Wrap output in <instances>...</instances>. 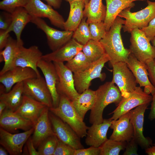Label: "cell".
Returning a JSON list of instances; mask_svg holds the SVG:
<instances>
[{"mask_svg":"<svg viewBox=\"0 0 155 155\" xmlns=\"http://www.w3.org/2000/svg\"><path fill=\"white\" fill-rule=\"evenodd\" d=\"M125 23V20L117 16L104 37L100 40L111 65L119 62L126 63L131 53L129 49L124 47L121 37V30Z\"/></svg>","mask_w":155,"mask_h":155,"instance_id":"cell-1","label":"cell"},{"mask_svg":"<svg viewBox=\"0 0 155 155\" xmlns=\"http://www.w3.org/2000/svg\"><path fill=\"white\" fill-rule=\"evenodd\" d=\"M95 95L94 103L89 117V122L92 124L102 123L105 107L112 103L117 106L123 97L118 87L111 82H106L100 86L95 91Z\"/></svg>","mask_w":155,"mask_h":155,"instance_id":"cell-2","label":"cell"},{"mask_svg":"<svg viewBox=\"0 0 155 155\" xmlns=\"http://www.w3.org/2000/svg\"><path fill=\"white\" fill-rule=\"evenodd\" d=\"M49 111L69 125L80 138L86 137L88 127L77 113L71 101L65 95L60 94L58 106L49 108Z\"/></svg>","mask_w":155,"mask_h":155,"instance_id":"cell-3","label":"cell"},{"mask_svg":"<svg viewBox=\"0 0 155 155\" xmlns=\"http://www.w3.org/2000/svg\"><path fill=\"white\" fill-rule=\"evenodd\" d=\"M148 5L139 11L132 12L131 7L127 8L122 11L118 16L125 19L123 25L124 32L131 33L135 29H140L148 26L149 22L155 17V1L147 0Z\"/></svg>","mask_w":155,"mask_h":155,"instance_id":"cell-4","label":"cell"},{"mask_svg":"<svg viewBox=\"0 0 155 155\" xmlns=\"http://www.w3.org/2000/svg\"><path fill=\"white\" fill-rule=\"evenodd\" d=\"M110 60L109 57L105 53L84 70L74 73L75 86L79 94L89 89L93 79L98 78L102 81L104 80L105 75L101 73V71L105 63Z\"/></svg>","mask_w":155,"mask_h":155,"instance_id":"cell-5","label":"cell"},{"mask_svg":"<svg viewBox=\"0 0 155 155\" xmlns=\"http://www.w3.org/2000/svg\"><path fill=\"white\" fill-rule=\"evenodd\" d=\"M129 49L139 61L145 64L155 59V47L152 46L144 33L139 29L131 32Z\"/></svg>","mask_w":155,"mask_h":155,"instance_id":"cell-6","label":"cell"},{"mask_svg":"<svg viewBox=\"0 0 155 155\" xmlns=\"http://www.w3.org/2000/svg\"><path fill=\"white\" fill-rule=\"evenodd\" d=\"M112 65L113 75L111 82L117 85L123 97H127L137 87L135 78L126 62H119Z\"/></svg>","mask_w":155,"mask_h":155,"instance_id":"cell-7","label":"cell"},{"mask_svg":"<svg viewBox=\"0 0 155 155\" xmlns=\"http://www.w3.org/2000/svg\"><path fill=\"white\" fill-rule=\"evenodd\" d=\"M32 16L31 22L45 34L48 45L52 51L59 48L72 38L73 31L58 30L49 26L42 18Z\"/></svg>","mask_w":155,"mask_h":155,"instance_id":"cell-8","label":"cell"},{"mask_svg":"<svg viewBox=\"0 0 155 155\" xmlns=\"http://www.w3.org/2000/svg\"><path fill=\"white\" fill-rule=\"evenodd\" d=\"M23 94L44 104L53 107L52 96L45 79L41 76L29 79L23 82Z\"/></svg>","mask_w":155,"mask_h":155,"instance_id":"cell-9","label":"cell"},{"mask_svg":"<svg viewBox=\"0 0 155 155\" xmlns=\"http://www.w3.org/2000/svg\"><path fill=\"white\" fill-rule=\"evenodd\" d=\"M49 115L53 131L59 140L75 150L84 148L80 138L69 125L49 111Z\"/></svg>","mask_w":155,"mask_h":155,"instance_id":"cell-10","label":"cell"},{"mask_svg":"<svg viewBox=\"0 0 155 155\" xmlns=\"http://www.w3.org/2000/svg\"><path fill=\"white\" fill-rule=\"evenodd\" d=\"M152 100V96L145 93L140 87H136L128 96L123 97L116 108L109 114H113L110 119L112 120H117L133 108L144 104L150 103Z\"/></svg>","mask_w":155,"mask_h":155,"instance_id":"cell-11","label":"cell"},{"mask_svg":"<svg viewBox=\"0 0 155 155\" xmlns=\"http://www.w3.org/2000/svg\"><path fill=\"white\" fill-rule=\"evenodd\" d=\"M24 8L31 16L47 18L51 24L64 29L65 21L64 18L50 5L44 3L40 0H29Z\"/></svg>","mask_w":155,"mask_h":155,"instance_id":"cell-12","label":"cell"},{"mask_svg":"<svg viewBox=\"0 0 155 155\" xmlns=\"http://www.w3.org/2000/svg\"><path fill=\"white\" fill-rule=\"evenodd\" d=\"M34 127L23 132L12 133L0 128V144L11 155L22 154L24 145L33 133Z\"/></svg>","mask_w":155,"mask_h":155,"instance_id":"cell-13","label":"cell"},{"mask_svg":"<svg viewBox=\"0 0 155 155\" xmlns=\"http://www.w3.org/2000/svg\"><path fill=\"white\" fill-rule=\"evenodd\" d=\"M59 78L57 89L59 94H63L71 101L79 95L74 85L72 72L62 62H53Z\"/></svg>","mask_w":155,"mask_h":155,"instance_id":"cell-14","label":"cell"},{"mask_svg":"<svg viewBox=\"0 0 155 155\" xmlns=\"http://www.w3.org/2000/svg\"><path fill=\"white\" fill-rule=\"evenodd\" d=\"M149 104L146 103L140 105L129 112L130 121L133 128V138L138 145L145 149L152 144V140L145 137L143 132L144 114Z\"/></svg>","mask_w":155,"mask_h":155,"instance_id":"cell-15","label":"cell"},{"mask_svg":"<svg viewBox=\"0 0 155 155\" xmlns=\"http://www.w3.org/2000/svg\"><path fill=\"white\" fill-rule=\"evenodd\" d=\"M43 55L42 53L36 46L33 45L26 48L23 45H21L15 61L14 67L31 68L35 71L38 77H40L37 65L42 59Z\"/></svg>","mask_w":155,"mask_h":155,"instance_id":"cell-16","label":"cell"},{"mask_svg":"<svg viewBox=\"0 0 155 155\" xmlns=\"http://www.w3.org/2000/svg\"><path fill=\"white\" fill-rule=\"evenodd\" d=\"M126 63L133 74L136 83L140 87H144V91L148 94L154 93L155 88L148 78L146 64L138 60L132 53L129 55Z\"/></svg>","mask_w":155,"mask_h":155,"instance_id":"cell-17","label":"cell"},{"mask_svg":"<svg viewBox=\"0 0 155 155\" xmlns=\"http://www.w3.org/2000/svg\"><path fill=\"white\" fill-rule=\"evenodd\" d=\"M37 77L36 73L31 68L16 67L0 75V82L4 86L5 92H7L16 84Z\"/></svg>","mask_w":155,"mask_h":155,"instance_id":"cell-18","label":"cell"},{"mask_svg":"<svg viewBox=\"0 0 155 155\" xmlns=\"http://www.w3.org/2000/svg\"><path fill=\"white\" fill-rule=\"evenodd\" d=\"M37 66L40 69L44 76L52 96L53 107H57L59 103L60 95L57 89L59 78L54 64L53 62L42 59L38 62Z\"/></svg>","mask_w":155,"mask_h":155,"instance_id":"cell-19","label":"cell"},{"mask_svg":"<svg viewBox=\"0 0 155 155\" xmlns=\"http://www.w3.org/2000/svg\"><path fill=\"white\" fill-rule=\"evenodd\" d=\"M0 127L10 133L18 129L28 131L34 125L32 122L6 108L0 116Z\"/></svg>","mask_w":155,"mask_h":155,"instance_id":"cell-20","label":"cell"},{"mask_svg":"<svg viewBox=\"0 0 155 155\" xmlns=\"http://www.w3.org/2000/svg\"><path fill=\"white\" fill-rule=\"evenodd\" d=\"M110 128L113 130L109 139L118 141H129L133 137V126L130 121L129 112L116 120H112Z\"/></svg>","mask_w":155,"mask_h":155,"instance_id":"cell-21","label":"cell"},{"mask_svg":"<svg viewBox=\"0 0 155 155\" xmlns=\"http://www.w3.org/2000/svg\"><path fill=\"white\" fill-rule=\"evenodd\" d=\"M83 45L73 38L57 50L43 55L42 59L48 61H68L82 51Z\"/></svg>","mask_w":155,"mask_h":155,"instance_id":"cell-22","label":"cell"},{"mask_svg":"<svg viewBox=\"0 0 155 155\" xmlns=\"http://www.w3.org/2000/svg\"><path fill=\"white\" fill-rule=\"evenodd\" d=\"M49 108L45 106L34 127L32 137L34 145L37 148L40 143L48 137L55 135L49 117Z\"/></svg>","mask_w":155,"mask_h":155,"instance_id":"cell-23","label":"cell"},{"mask_svg":"<svg viewBox=\"0 0 155 155\" xmlns=\"http://www.w3.org/2000/svg\"><path fill=\"white\" fill-rule=\"evenodd\" d=\"M43 103L23 94L22 102L14 113L28 119L35 125L44 108Z\"/></svg>","mask_w":155,"mask_h":155,"instance_id":"cell-24","label":"cell"},{"mask_svg":"<svg viewBox=\"0 0 155 155\" xmlns=\"http://www.w3.org/2000/svg\"><path fill=\"white\" fill-rule=\"evenodd\" d=\"M110 118L104 119L99 124H93L87 130L85 143L88 145L99 147L107 139V133L111 124Z\"/></svg>","mask_w":155,"mask_h":155,"instance_id":"cell-25","label":"cell"},{"mask_svg":"<svg viewBox=\"0 0 155 155\" xmlns=\"http://www.w3.org/2000/svg\"><path fill=\"white\" fill-rule=\"evenodd\" d=\"M106 3V16L104 23L106 30L108 31L118 14L124 9L133 7L134 1L147 0H105Z\"/></svg>","mask_w":155,"mask_h":155,"instance_id":"cell-26","label":"cell"},{"mask_svg":"<svg viewBox=\"0 0 155 155\" xmlns=\"http://www.w3.org/2000/svg\"><path fill=\"white\" fill-rule=\"evenodd\" d=\"M11 13L12 23L7 30L9 32L13 31L14 32L19 45H23V41L21 38V34L25 26L31 22L32 16L23 7L16 8Z\"/></svg>","mask_w":155,"mask_h":155,"instance_id":"cell-27","label":"cell"},{"mask_svg":"<svg viewBox=\"0 0 155 155\" xmlns=\"http://www.w3.org/2000/svg\"><path fill=\"white\" fill-rule=\"evenodd\" d=\"M17 40L9 36L4 49L0 52V62L4 64L0 71V75L14 67V64L20 46Z\"/></svg>","mask_w":155,"mask_h":155,"instance_id":"cell-28","label":"cell"},{"mask_svg":"<svg viewBox=\"0 0 155 155\" xmlns=\"http://www.w3.org/2000/svg\"><path fill=\"white\" fill-rule=\"evenodd\" d=\"M23 92V82L17 83L7 92L4 90L0 91V101L5 103L7 108L14 112L22 102Z\"/></svg>","mask_w":155,"mask_h":155,"instance_id":"cell-29","label":"cell"},{"mask_svg":"<svg viewBox=\"0 0 155 155\" xmlns=\"http://www.w3.org/2000/svg\"><path fill=\"white\" fill-rule=\"evenodd\" d=\"M70 6L69 15L64 24V30L74 32L84 17L85 3L84 0L69 2Z\"/></svg>","mask_w":155,"mask_h":155,"instance_id":"cell-30","label":"cell"},{"mask_svg":"<svg viewBox=\"0 0 155 155\" xmlns=\"http://www.w3.org/2000/svg\"><path fill=\"white\" fill-rule=\"evenodd\" d=\"M95 97V91L88 89L80 94L76 98L71 101L73 107L83 120L88 111L92 108Z\"/></svg>","mask_w":155,"mask_h":155,"instance_id":"cell-31","label":"cell"},{"mask_svg":"<svg viewBox=\"0 0 155 155\" xmlns=\"http://www.w3.org/2000/svg\"><path fill=\"white\" fill-rule=\"evenodd\" d=\"M106 6L102 0H90L85 5L84 17L89 24L93 22H104L106 16Z\"/></svg>","mask_w":155,"mask_h":155,"instance_id":"cell-32","label":"cell"},{"mask_svg":"<svg viewBox=\"0 0 155 155\" xmlns=\"http://www.w3.org/2000/svg\"><path fill=\"white\" fill-rule=\"evenodd\" d=\"M82 51L92 62L98 60L105 53L100 41L92 39L90 40L83 46Z\"/></svg>","mask_w":155,"mask_h":155,"instance_id":"cell-33","label":"cell"},{"mask_svg":"<svg viewBox=\"0 0 155 155\" xmlns=\"http://www.w3.org/2000/svg\"><path fill=\"white\" fill-rule=\"evenodd\" d=\"M92 62L81 51L71 59L67 61L65 65L72 72L75 73L84 70Z\"/></svg>","mask_w":155,"mask_h":155,"instance_id":"cell-34","label":"cell"},{"mask_svg":"<svg viewBox=\"0 0 155 155\" xmlns=\"http://www.w3.org/2000/svg\"><path fill=\"white\" fill-rule=\"evenodd\" d=\"M127 142L108 139L100 147V155H119L125 149Z\"/></svg>","mask_w":155,"mask_h":155,"instance_id":"cell-35","label":"cell"},{"mask_svg":"<svg viewBox=\"0 0 155 155\" xmlns=\"http://www.w3.org/2000/svg\"><path fill=\"white\" fill-rule=\"evenodd\" d=\"M87 18L84 17L80 24L73 32L72 38L83 45H85L91 39L89 24Z\"/></svg>","mask_w":155,"mask_h":155,"instance_id":"cell-36","label":"cell"},{"mask_svg":"<svg viewBox=\"0 0 155 155\" xmlns=\"http://www.w3.org/2000/svg\"><path fill=\"white\" fill-rule=\"evenodd\" d=\"M59 139L55 135L50 136L44 140L38 148L39 155H53Z\"/></svg>","mask_w":155,"mask_h":155,"instance_id":"cell-37","label":"cell"},{"mask_svg":"<svg viewBox=\"0 0 155 155\" xmlns=\"http://www.w3.org/2000/svg\"><path fill=\"white\" fill-rule=\"evenodd\" d=\"M91 39L100 41L106 32L104 22H93L89 24Z\"/></svg>","mask_w":155,"mask_h":155,"instance_id":"cell-38","label":"cell"},{"mask_svg":"<svg viewBox=\"0 0 155 155\" xmlns=\"http://www.w3.org/2000/svg\"><path fill=\"white\" fill-rule=\"evenodd\" d=\"M29 0H3L0 2V9L12 13L16 8L25 7Z\"/></svg>","mask_w":155,"mask_h":155,"instance_id":"cell-39","label":"cell"},{"mask_svg":"<svg viewBox=\"0 0 155 155\" xmlns=\"http://www.w3.org/2000/svg\"><path fill=\"white\" fill-rule=\"evenodd\" d=\"M75 150L59 140L53 155H74Z\"/></svg>","mask_w":155,"mask_h":155,"instance_id":"cell-40","label":"cell"},{"mask_svg":"<svg viewBox=\"0 0 155 155\" xmlns=\"http://www.w3.org/2000/svg\"><path fill=\"white\" fill-rule=\"evenodd\" d=\"M12 21L11 13L5 11L1 12L0 15V30H7L11 25Z\"/></svg>","mask_w":155,"mask_h":155,"instance_id":"cell-41","label":"cell"},{"mask_svg":"<svg viewBox=\"0 0 155 155\" xmlns=\"http://www.w3.org/2000/svg\"><path fill=\"white\" fill-rule=\"evenodd\" d=\"M141 30L149 40L151 41L155 37V17L150 21L147 26Z\"/></svg>","mask_w":155,"mask_h":155,"instance_id":"cell-42","label":"cell"},{"mask_svg":"<svg viewBox=\"0 0 155 155\" xmlns=\"http://www.w3.org/2000/svg\"><path fill=\"white\" fill-rule=\"evenodd\" d=\"M138 144L133 138L129 142H127L125 148V150L123 154L124 155H138Z\"/></svg>","mask_w":155,"mask_h":155,"instance_id":"cell-43","label":"cell"},{"mask_svg":"<svg viewBox=\"0 0 155 155\" xmlns=\"http://www.w3.org/2000/svg\"><path fill=\"white\" fill-rule=\"evenodd\" d=\"M100 153L99 147L90 146L87 148L75 150L74 155H99Z\"/></svg>","mask_w":155,"mask_h":155,"instance_id":"cell-44","label":"cell"},{"mask_svg":"<svg viewBox=\"0 0 155 155\" xmlns=\"http://www.w3.org/2000/svg\"><path fill=\"white\" fill-rule=\"evenodd\" d=\"M146 64L150 81L155 88V59L148 61Z\"/></svg>","mask_w":155,"mask_h":155,"instance_id":"cell-45","label":"cell"},{"mask_svg":"<svg viewBox=\"0 0 155 155\" xmlns=\"http://www.w3.org/2000/svg\"><path fill=\"white\" fill-rule=\"evenodd\" d=\"M10 32L7 30H0V51H2L5 47L10 36Z\"/></svg>","mask_w":155,"mask_h":155,"instance_id":"cell-46","label":"cell"},{"mask_svg":"<svg viewBox=\"0 0 155 155\" xmlns=\"http://www.w3.org/2000/svg\"><path fill=\"white\" fill-rule=\"evenodd\" d=\"M26 147L29 155H39L36 149L32 137H30L26 142Z\"/></svg>","mask_w":155,"mask_h":155,"instance_id":"cell-47","label":"cell"},{"mask_svg":"<svg viewBox=\"0 0 155 155\" xmlns=\"http://www.w3.org/2000/svg\"><path fill=\"white\" fill-rule=\"evenodd\" d=\"M152 95V100L148 116L149 119L151 121L155 119V92Z\"/></svg>","mask_w":155,"mask_h":155,"instance_id":"cell-48","label":"cell"},{"mask_svg":"<svg viewBox=\"0 0 155 155\" xmlns=\"http://www.w3.org/2000/svg\"><path fill=\"white\" fill-rule=\"evenodd\" d=\"M46 1L48 4L55 9L59 8L61 5L62 0H44Z\"/></svg>","mask_w":155,"mask_h":155,"instance_id":"cell-49","label":"cell"},{"mask_svg":"<svg viewBox=\"0 0 155 155\" xmlns=\"http://www.w3.org/2000/svg\"><path fill=\"white\" fill-rule=\"evenodd\" d=\"M145 152L148 155H155V144L145 149Z\"/></svg>","mask_w":155,"mask_h":155,"instance_id":"cell-50","label":"cell"},{"mask_svg":"<svg viewBox=\"0 0 155 155\" xmlns=\"http://www.w3.org/2000/svg\"><path fill=\"white\" fill-rule=\"evenodd\" d=\"M6 107L7 106L5 103L2 101H0V116Z\"/></svg>","mask_w":155,"mask_h":155,"instance_id":"cell-51","label":"cell"},{"mask_svg":"<svg viewBox=\"0 0 155 155\" xmlns=\"http://www.w3.org/2000/svg\"><path fill=\"white\" fill-rule=\"evenodd\" d=\"M7 151L2 146L0 147V155H7L8 154Z\"/></svg>","mask_w":155,"mask_h":155,"instance_id":"cell-52","label":"cell"},{"mask_svg":"<svg viewBox=\"0 0 155 155\" xmlns=\"http://www.w3.org/2000/svg\"><path fill=\"white\" fill-rule=\"evenodd\" d=\"M65 1L69 2V3L75 1H79L84 0L85 1V5L87 4L89 2L90 0H65Z\"/></svg>","mask_w":155,"mask_h":155,"instance_id":"cell-53","label":"cell"},{"mask_svg":"<svg viewBox=\"0 0 155 155\" xmlns=\"http://www.w3.org/2000/svg\"><path fill=\"white\" fill-rule=\"evenodd\" d=\"M151 41L152 42L153 45L155 47V37Z\"/></svg>","mask_w":155,"mask_h":155,"instance_id":"cell-54","label":"cell"}]
</instances>
